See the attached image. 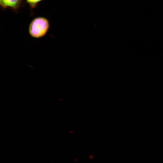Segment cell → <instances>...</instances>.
<instances>
[{
	"label": "cell",
	"mask_w": 163,
	"mask_h": 163,
	"mask_svg": "<svg viewBox=\"0 0 163 163\" xmlns=\"http://www.w3.org/2000/svg\"><path fill=\"white\" fill-rule=\"evenodd\" d=\"M20 0H0L1 5L4 7L17 8L19 6Z\"/></svg>",
	"instance_id": "2"
},
{
	"label": "cell",
	"mask_w": 163,
	"mask_h": 163,
	"mask_svg": "<svg viewBox=\"0 0 163 163\" xmlns=\"http://www.w3.org/2000/svg\"><path fill=\"white\" fill-rule=\"evenodd\" d=\"M42 0H26L27 2L32 6H34L37 3Z\"/></svg>",
	"instance_id": "3"
},
{
	"label": "cell",
	"mask_w": 163,
	"mask_h": 163,
	"mask_svg": "<svg viewBox=\"0 0 163 163\" xmlns=\"http://www.w3.org/2000/svg\"><path fill=\"white\" fill-rule=\"evenodd\" d=\"M49 27V22L47 19L42 17L36 18L30 24L29 33L33 37L41 38L46 35Z\"/></svg>",
	"instance_id": "1"
}]
</instances>
